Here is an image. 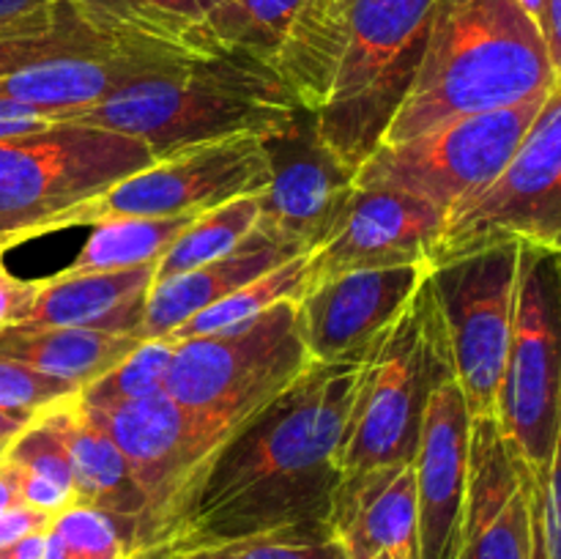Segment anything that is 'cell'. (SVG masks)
I'll list each match as a JSON object with an SVG mask.
<instances>
[{
	"instance_id": "obj_1",
	"label": "cell",
	"mask_w": 561,
	"mask_h": 559,
	"mask_svg": "<svg viewBox=\"0 0 561 559\" xmlns=\"http://www.w3.org/2000/svg\"><path fill=\"white\" fill-rule=\"evenodd\" d=\"M359 378L362 362H312L290 387L241 422L164 546L327 526L343 480L340 447Z\"/></svg>"
},
{
	"instance_id": "obj_2",
	"label": "cell",
	"mask_w": 561,
	"mask_h": 559,
	"mask_svg": "<svg viewBox=\"0 0 561 559\" xmlns=\"http://www.w3.org/2000/svg\"><path fill=\"white\" fill-rule=\"evenodd\" d=\"M436 0H305L274 77L356 173L381 146L425 49Z\"/></svg>"
},
{
	"instance_id": "obj_3",
	"label": "cell",
	"mask_w": 561,
	"mask_h": 559,
	"mask_svg": "<svg viewBox=\"0 0 561 559\" xmlns=\"http://www.w3.org/2000/svg\"><path fill=\"white\" fill-rule=\"evenodd\" d=\"M553 88L546 36L518 0H436L420 69L381 146L546 96Z\"/></svg>"
},
{
	"instance_id": "obj_4",
	"label": "cell",
	"mask_w": 561,
	"mask_h": 559,
	"mask_svg": "<svg viewBox=\"0 0 561 559\" xmlns=\"http://www.w3.org/2000/svg\"><path fill=\"white\" fill-rule=\"evenodd\" d=\"M299 107L274 71L236 60H184L131 80L66 124L146 142L157 157L230 135H274Z\"/></svg>"
},
{
	"instance_id": "obj_5",
	"label": "cell",
	"mask_w": 561,
	"mask_h": 559,
	"mask_svg": "<svg viewBox=\"0 0 561 559\" xmlns=\"http://www.w3.org/2000/svg\"><path fill=\"white\" fill-rule=\"evenodd\" d=\"M447 378H455L453 349L427 274L362 360L359 389L340 447L343 475L414 460L427 400Z\"/></svg>"
},
{
	"instance_id": "obj_6",
	"label": "cell",
	"mask_w": 561,
	"mask_h": 559,
	"mask_svg": "<svg viewBox=\"0 0 561 559\" xmlns=\"http://www.w3.org/2000/svg\"><path fill=\"white\" fill-rule=\"evenodd\" d=\"M157 153L135 137L55 124L0 140V250L47 236L71 206L148 168Z\"/></svg>"
},
{
	"instance_id": "obj_7",
	"label": "cell",
	"mask_w": 561,
	"mask_h": 559,
	"mask_svg": "<svg viewBox=\"0 0 561 559\" xmlns=\"http://www.w3.org/2000/svg\"><path fill=\"white\" fill-rule=\"evenodd\" d=\"M496 420L515 458L546 482L561 422V255L520 244L513 334Z\"/></svg>"
},
{
	"instance_id": "obj_8",
	"label": "cell",
	"mask_w": 561,
	"mask_h": 559,
	"mask_svg": "<svg viewBox=\"0 0 561 559\" xmlns=\"http://www.w3.org/2000/svg\"><path fill=\"white\" fill-rule=\"evenodd\" d=\"M310 365L296 301L285 299L239 327L175 343L164 392L241 425Z\"/></svg>"
},
{
	"instance_id": "obj_9",
	"label": "cell",
	"mask_w": 561,
	"mask_h": 559,
	"mask_svg": "<svg viewBox=\"0 0 561 559\" xmlns=\"http://www.w3.org/2000/svg\"><path fill=\"white\" fill-rule=\"evenodd\" d=\"M146 502L140 551L164 546L184 521L208 466L239 425L181 406L168 392L93 409Z\"/></svg>"
},
{
	"instance_id": "obj_10",
	"label": "cell",
	"mask_w": 561,
	"mask_h": 559,
	"mask_svg": "<svg viewBox=\"0 0 561 559\" xmlns=\"http://www.w3.org/2000/svg\"><path fill=\"white\" fill-rule=\"evenodd\" d=\"M548 96L466 115L411 140L378 146L356 168L354 190L403 192L449 214L499 179Z\"/></svg>"
},
{
	"instance_id": "obj_11",
	"label": "cell",
	"mask_w": 561,
	"mask_h": 559,
	"mask_svg": "<svg viewBox=\"0 0 561 559\" xmlns=\"http://www.w3.org/2000/svg\"><path fill=\"white\" fill-rule=\"evenodd\" d=\"M504 241L561 255V85L499 179L447 214L431 266Z\"/></svg>"
},
{
	"instance_id": "obj_12",
	"label": "cell",
	"mask_w": 561,
	"mask_h": 559,
	"mask_svg": "<svg viewBox=\"0 0 561 559\" xmlns=\"http://www.w3.org/2000/svg\"><path fill=\"white\" fill-rule=\"evenodd\" d=\"M272 179L263 135H230L153 159L148 168L115 181L107 192L71 206L55 230L110 219L203 214L233 197L257 195ZM53 230V233H55Z\"/></svg>"
},
{
	"instance_id": "obj_13",
	"label": "cell",
	"mask_w": 561,
	"mask_h": 559,
	"mask_svg": "<svg viewBox=\"0 0 561 559\" xmlns=\"http://www.w3.org/2000/svg\"><path fill=\"white\" fill-rule=\"evenodd\" d=\"M518 258L520 244L504 241L431 269L453 349L455 381L471 420L496 417L513 334Z\"/></svg>"
},
{
	"instance_id": "obj_14",
	"label": "cell",
	"mask_w": 561,
	"mask_h": 559,
	"mask_svg": "<svg viewBox=\"0 0 561 559\" xmlns=\"http://www.w3.org/2000/svg\"><path fill=\"white\" fill-rule=\"evenodd\" d=\"M263 140L272 179L257 192L255 230L285 250L312 252L337 230L354 195V170L329 151L305 110Z\"/></svg>"
},
{
	"instance_id": "obj_15",
	"label": "cell",
	"mask_w": 561,
	"mask_h": 559,
	"mask_svg": "<svg viewBox=\"0 0 561 559\" xmlns=\"http://www.w3.org/2000/svg\"><path fill=\"white\" fill-rule=\"evenodd\" d=\"M542 486L515 458L496 417L471 420L469 486L455 559H535Z\"/></svg>"
},
{
	"instance_id": "obj_16",
	"label": "cell",
	"mask_w": 561,
	"mask_h": 559,
	"mask_svg": "<svg viewBox=\"0 0 561 559\" xmlns=\"http://www.w3.org/2000/svg\"><path fill=\"white\" fill-rule=\"evenodd\" d=\"M431 263L362 269L312 285L296 299L299 332L312 362H362L405 310Z\"/></svg>"
},
{
	"instance_id": "obj_17",
	"label": "cell",
	"mask_w": 561,
	"mask_h": 559,
	"mask_svg": "<svg viewBox=\"0 0 561 559\" xmlns=\"http://www.w3.org/2000/svg\"><path fill=\"white\" fill-rule=\"evenodd\" d=\"M447 212L392 190H354L337 230L307 252L305 294L312 285L362 269L431 263Z\"/></svg>"
},
{
	"instance_id": "obj_18",
	"label": "cell",
	"mask_w": 561,
	"mask_h": 559,
	"mask_svg": "<svg viewBox=\"0 0 561 559\" xmlns=\"http://www.w3.org/2000/svg\"><path fill=\"white\" fill-rule=\"evenodd\" d=\"M471 414L458 381L447 378L427 400L414 453L420 559L458 557L469 486Z\"/></svg>"
},
{
	"instance_id": "obj_19",
	"label": "cell",
	"mask_w": 561,
	"mask_h": 559,
	"mask_svg": "<svg viewBox=\"0 0 561 559\" xmlns=\"http://www.w3.org/2000/svg\"><path fill=\"white\" fill-rule=\"evenodd\" d=\"M184 60L192 58L151 47H121L102 55L44 60L0 77V118L66 124L71 113L102 102L126 82Z\"/></svg>"
},
{
	"instance_id": "obj_20",
	"label": "cell",
	"mask_w": 561,
	"mask_h": 559,
	"mask_svg": "<svg viewBox=\"0 0 561 559\" xmlns=\"http://www.w3.org/2000/svg\"><path fill=\"white\" fill-rule=\"evenodd\" d=\"M327 526L348 559H420L414 460L343 475Z\"/></svg>"
},
{
	"instance_id": "obj_21",
	"label": "cell",
	"mask_w": 561,
	"mask_h": 559,
	"mask_svg": "<svg viewBox=\"0 0 561 559\" xmlns=\"http://www.w3.org/2000/svg\"><path fill=\"white\" fill-rule=\"evenodd\" d=\"M38 420L58 436L69 455L77 502L107 510L124 521L135 540V551H140V529L146 515L142 493L126 466V458L80 392L44 409Z\"/></svg>"
},
{
	"instance_id": "obj_22",
	"label": "cell",
	"mask_w": 561,
	"mask_h": 559,
	"mask_svg": "<svg viewBox=\"0 0 561 559\" xmlns=\"http://www.w3.org/2000/svg\"><path fill=\"white\" fill-rule=\"evenodd\" d=\"M153 280L157 263L110 272H58L38 280L36 299L20 327H82L135 338Z\"/></svg>"
},
{
	"instance_id": "obj_23",
	"label": "cell",
	"mask_w": 561,
	"mask_h": 559,
	"mask_svg": "<svg viewBox=\"0 0 561 559\" xmlns=\"http://www.w3.org/2000/svg\"><path fill=\"white\" fill-rule=\"evenodd\" d=\"M294 255H307V252H294L279 244H272V241H266L252 228L247 239L228 255L217 258L211 263H203V266L192 269V272L175 274V277L162 280V283H153L135 338H168L170 332H175L192 316H197L201 310L211 307L214 301L239 290L241 285L257 280L261 274L272 272V269H277L279 263H285Z\"/></svg>"
},
{
	"instance_id": "obj_24",
	"label": "cell",
	"mask_w": 561,
	"mask_h": 559,
	"mask_svg": "<svg viewBox=\"0 0 561 559\" xmlns=\"http://www.w3.org/2000/svg\"><path fill=\"white\" fill-rule=\"evenodd\" d=\"M131 334L82 327H9L0 329V356L60 378L82 392L113 370L135 345Z\"/></svg>"
},
{
	"instance_id": "obj_25",
	"label": "cell",
	"mask_w": 561,
	"mask_h": 559,
	"mask_svg": "<svg viewBox=\"0 0 561 559\" xmlns=\"http://www.w3.org/2000/svg\"><path fill=\"white\" fill-rule=\"evenodd\" d=\"M305 0H219L190 38L195 60H236L272 71Z\"/></svg>"
},
{
	"instance_id": "obj_26",
	"label": "cell",
	"mask_w": 561,
	"mask_h": 559,
	"mask_svg": "<svg viewBox=\"0 0 561 559\" xmlns=\"http://www.w3.org/2000/svg\"><path fill=\"white\" fill-rule=\"evenodd\" d=\"M217 3L219 0H66L80 22L110 42L168 49L186 58H192V33Z\"/></svg>"
},
{
	"instance_id": "obj_27",
	"label": "cell",
	"mask_w": 561,
	"mask_h": 559,
	"mask_svg": "<svg viewBox=\"0 0 561 559\" xmlns=\"http://www.w3.org/2000/svg\"><path fill=\"white\" fill-rule=\"evenodd\" d=\"M197 214L179 217H135L110 219L93 225L82 250L64 269L66 274L110 272V269H131L159 263L175 239L195 223Z\"/></svg>"
},
{
	"instance_id": "obj_28",
	"label": "cell",
	"mask_w": 561,
	"mask_h": 559,
	"mask_svg": "<svg viewBox=\"0 0 561 559\" xmlns=\"http://www.w3.org/2000/svg\"><path fill=\"white\" fill-rule=\"evenodd\" d=\"M257 223V195L233 197L217 208L197 214L195 223L170 244V250L159 258L157 280L175 277V274L192 272V269L211 263L217 258L233 252L247 239Z\"/></svg>"
},
{
	"instance_id": "obj_29",
	"label": "cell",
	"mask_w": 561,
	"mask_h": 559,
	"mask_svg": "<svg viewBox=\"0 0 561 559\" xmlns=\"http://www.w3.org/2000/svg\"><path fill=\"white\" fill-rule=\"evenodd\" d=\"M137 559H348L329 526H294L236 540L162 546Z\"/></svg>"
},
{
	"instance_id": "obj_30",
	"label": "cell",
	"mask_w": 561,
	"mask_h": 559,
	"mask_svg": "<svg viewBox=\"0 0 561 559\" xmlns=\"http://www.w3.org/2000/svg\"><path fill=\"white\" fill-rule=\"evenodd\" d=\"M305 269H307V255H294L285 263H279L272 272L261 274L252 283L241 285L239 290L228 294L225 299L214 301L211 307L201 310L197 316H192L190 321L181 323L175 332L168 334L170 343H184L190 338H203V334L219 332V329L239 327V323L252 321L261 312H266L268 307H274L277 301L285 299H299L301 288H305Z\"/></svg>"
},
{
	"instance_id": "obj_31",
	"label": "cell",
	"mask_w": 561,
	"mask_h": 559,
	"mask_svg": "<svg viewBox=\"0 0 561 559\" xmlns=\"http://www.w3.org/2000/svg\"><path fill=\"white\" fill-rule=\"evenodd\" d=\"M47 559H135L129 526L107 510L75 502L53 515L44 532Z\"/></svg>"
},
{
	"instance_id": "obj_32",
	"label": "cell",
	"mask_w": 561,
	"mask_h": 559,
	"mask_svg": "<svg viewBox=\"0 0 561 559\" xmlns=\"http://www.w3.org/2000/svg\"><path fill=\"white\" fill-rule=\"evenodd\" d=\"M175 343L168 338L140 340L113 370L104 373L80 392L93 409L115 403H131V400L157 398L168 387L170 362H173Z\"/></svg>"
},
{
	"instance_id": "obj_33",
	"label": "cell",
	"mask_w": 561,
	"mask_h": 559,
	"mask_svg": "<svg viewBox=\"0 0 561 559\" xmlns=\"http://www.w3.org/2000/svg\"><path fill=\"white\" fill-rule=\"evenodd\" d=\"M121 47H129V44H118L99 36L96 31H91V27H88L85 22H80V16L71 11V14L49 33L0 38V77L11 75V71L27 69V66L44 64V60L75 58V55H102Z\"/></svg>"
},
{
	"instance_id": "obj_34",
	"label": "cell",
	"mask_w": 561,
	"mask_h": 559,
	"mask_svg": "<svg viewBox=\"0 0 561 559\" xmlns=\"http://www.w3.org/2000/svg\"><path fill=\"white\" fill-rule=\"evenodd\" d=\"M80 389L60 378L38 373L22 362L0 356V409L14 411V414H42L49 406L71 398Z\"/></svg>"
},
{
	"instance_id": "obj_35",
	"label": "cell",
	"mask_w": 561,
	"mask_h": 559,
	"mask_svg": "<svg viewBox=\"0 0 561 559\" xmlns=\"http://www.w3.org/2000/svg\"><path fill=\"white\" fill-rule=\"evenodd\" d=\"M69 14L66 0H0V38L49 33Z\"/></svg>"
},
{
	"instance_id": "obj_36",
	"label": "cell",
	"mask_w": 561,
	"mask_h": 559,
	"mask_svg": "<svg viewBox=\"0 0 561 559\" xmlns=\"http://www.w3.org/2000/svg\"><path fill=\"white\" fill-rule=\"evenodd\" d=\"M535 559H561V422L551 469L542 482L540 504H537Z\"/></svg>"
},
{
	"instance_id": "obj_37",
	"label": "cell",
	"mask_w": 561,
	"mask_h": 559,
	"mask_svg": "<svg viewBox=\"0 0 561 559\" xmlns=\"http://www.w3.org/2000/svg\"><path fill=\"white\" fill-rule=\"evenodd\" d=\"M38 280H22L11 274L3 263V250H0V329L20 327L31 312L33 299H36Z\"/></svg>"
},
{
	"instance_id": "obj_38",
	"label": "cell",
	"mask_w": 561,
	"mask_h": 559,
	"mask_svg": "<svg viewBox=\"0 0 561 559\" xmlns=\"http://www.w3.org/2000/svg\"><path fill=\"white\" fill-rule=\"evenodd\" d=\"M49 521H53V515L27 507V504H14V507L3 510V513H0V548L22 540V537L47 532Z\"/></svg>"
},
{
	"instance_id": "obj_39",
	"label": "cell",
	"mask_w": 561,
	"mask_h": 559,
	"mask_svg": "<svg viewBox=\"0 0 561 559\" xmlns=\"http://www.w3.org/2000/svg\"><path fill=\"white\" fill-rule=\"evenodd\" d=\"M542 36H546L553 71H557V85H561V0H548Z\"/></svg>"
},
{
	"instance_id": "obj_40",
	"label": "cell",
	"mask_w": 561,
	"mask_h": 559,
	"mask_svg": "<svg viewBox=\"0 0 561 559\" xmlns=\"http://www.w3.org/2000/svg\"><path fill=\"white\" fill-rule=\"evenodd\" d=\"M20 502V471L5 455H0V513Z\"/></svg>"
},
{
	"instance_id": "obj_41",
	"label": "cell",
	"mask_w": 561,
	"mask_h": 559,
	"mask_svg": "<svg viewBox=\"0 0 561 559\" xmlns=\"http://www.w3.org/2000/svg\"><path fill=\"white\" fill-rule=\"evenodd\" d=\"M0 559H47V554H44V532L0 548Z\"/></svg>"
},
{
	"instance_id": "obj_42",
	"label": "cell",
	"mask_w": 561,
	"mask_h": 559,
	"mask_svg": "<svg viewBox=\"0 0 561 559\" xmlns=\"http://www.w3.org/2000/svg\"><path fill=\"white\" fill-rule=\"evenodd\" d=\"M36 420V417L31 414H14V411H3L0 409V455L9 449V444L14 442L16 436H20L22 431H25L31 422Z\"/></svg>"
},
{
	"instance_id": "obj_43",
	"label": "cell",
	"mask_w": 561,
	"mask_h": 559,
	"mask_svg": "<svg viewBox=\"0 0 561 559\" xmlns=\"http://www.w3.org/2000/svg\"><path fill=\"white\" fill-rule=\"evenodd\" d=\"M520 3V9L526 11V14L531 16V20L537 22V27H540L542 31V25H546V5H548V0H518Z\"/></svg>"
},
{
	"instance_id": "obj_44",
	"label": "cell",
	"mask_w": 561,
	"mask_h": 559,
	"mask_svg": "<svg viewBox=\"0 0 561 559\" xmlns=\"http://www.w3.org/2000/svg\"><path fill=\"white\" fill-rule=\"evenodd\" d=\"M3 252H5V250H3Z\"/></svg>"
},
{
	"instance_id": "obj_45",
	"label": "cell",
	"mask_w": 561,
	"mask_h": 559,
	"mask_svg": "<svg viewBox=\"0 0 561 559\" xmlns=\"http://www.w3.org/2000/svg\"><path fill=\"white\" fill-rule=\"evenodd\" d=\"M135 559H137V557H135Z\"/></svg>"
}]
</instances>
